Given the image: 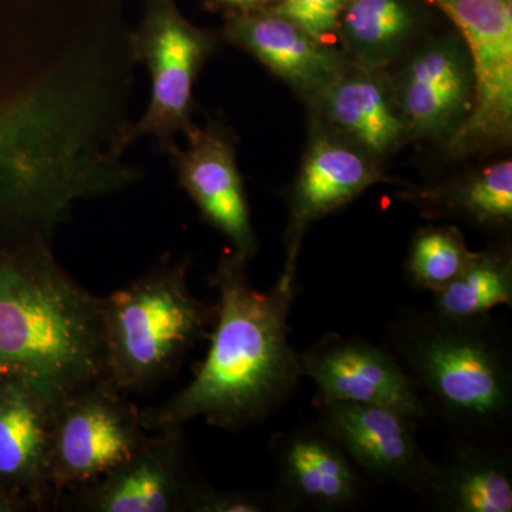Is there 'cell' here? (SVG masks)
<instances>
[{"instance_id":"obj_1","label":"cell","mask_w":512,"mask_h":512,"mask_svg":"<svg viewBox=\"0 0 512 512\" xmlns=\"http://www.w3.org/2000/svg\"><path fill=\"white\" fill-rule=\"evenodd\" d=\"M248 261L224 255L210 278L218 293L211 346L187 386L140 410L147 431L204 419L239 433L259 426L291 400L303 377L301 353L289 339L296 274L282 271L272 288H255Z\"/></svg>"},{"instance_id":"obj_2","label":"cell","mask_w":512,"mask_h":512,"mask_svg":"<svg viewBox=\"0 0 512 512\" xmlns=\"http://www.w3.org/2000/svg\"><path fill=\"white\" fill-rule=\"evenodd\" d=\"M0 373L53 404L109 380L103 298L57 264L45 239L0 251Z\"/></svg>"},{"instance_id":"obj_3","label":"cell","mask_w":512,"mask_h":512,"mask_svg":"<svg viewBox=\"0 0 512 512\" xmlns=\"http://www.w3.org/2000/svg\"><path fill=\"white\" fill-rule=\"evenodd\" d=\"M382 346L447 436L511 446L512 345L493 313L454 318L404 309L384 329Z\"/></svg>"},{"instance_id":"obj_4","label":"cell","mask_w":512,"mask_h":512,"mask_svg":"<svg viewBox=\"0 0 512 512\" xmlns=\"http://www.w3.org/2000/svg\"><path fill=\"white\" fill-rule=\"evenodd\" d=\"M188 259L164 261L103 298L109 382L119 392H143L180 369L185 356L210 339L218 306L191 292Z\"/></svg>"},{"instance_id":"obj_5","label":"cell","mask_w":512,"mask_h":512,"mask_svg":"<svg viewBox=\"0 0 512 512\" xmlns=\"http://www.w3.org/2000/svg\"><path fill=\"white\" fill-rule=\"evenodd\" d=\"M140 409L106 382L64 397L53 409L50 481L57 497L100 480L146 440Z\"/></svg>"},{"instance_id":"obj_6","label":"cell","mask_w":512,"mask_h":512,"mask_svg":"<svg viewBox=\"0 0 512 512\" xmlns=\"http://www.w3.org/2000/svg\"><path fill=\"white\" fill-rule=\"evenodd\" d=\"M133 55L146 64L151 79L147 110L117 137V150L137 138L151 136L167 148L175 134L191 130L192 92L211 46L171 0H150L143 25L133 36Z\"/></svg>"},{"instance_id":"obj_7","label":"cell","mask_w":512,"mask_h":512,"mask_svg":"<svg viewBox=\"0 0 512 512\" xmlns=\"http://www.w3.org/2000/svg\"><path fill=\"white\" fill-rule=\"evenodd\" d=\"M427 2L453 20L473 64V109L450 147L468 151L507 143L512 133L511 0Z\"/></svg>"},{"instance_id":"obj_8","label":"cell","mask_w":512,"mask_h":512,"mask_svg":"<svg viewBox=\"0 0 512 512\" xmlns=\"http://www.w3.org/2000/svg\"><path fill=\"white\" fill-rule=\"evenodd\" d=\"M207 483L192 458L184 426L165 427L106 476L63 494L59 507L83 512H187Z\"/></svg>"},{"instance_id":"obj_9","label":"cell","mask_w":512,"mask_h":512,"mask_svg":"<svg viewBox=\"0 0 512 512\" xmlns=\"http://www.w3.org/2000/svg\"><path fill=\"white\" fill-rule=\"evenodd\" d=\"M315 423L335 441L357 470L376 484H393L417 495L433 460L420 446V426L386 407L313 397Z\"/></svg>"},{"instance_id":"obj_10","label":"cell","mask_w":512,"mask_h":512,"mask_svg":"<svg viewBox=\"0 0 512 512\" xmlns=\"http://www.w3.org/2000/svg\"><path fill=\"white\" fill-rule=\"evenodd\" d=\"M301 366L322 396L386 407L420 427L433 423L419 390L384 346L328 332L301 353Z\"/></svg>"},{"instance_id":"obj_11","label":"cell","mask_w":512,"mask_h":512,"mask_svg":"<svg viewBox=\"0 0 512 512\" xmlns=\"http://www.w3.org/2000/svg\"><path fill=\"white\" fill-rule=\"evenodd\" d=\"M268 448L281 512H340L362 503L366 478L315 421L276 431Z\"/></svg>"},{"instance_id":"obj_12","label":"cell","mask_w":512,"mask_h":512,"mask_svg":"<svg viewBox=\"0 0 512 512\" xmlns=\"http://www.w3.org/2000/svg\"><path fill=\"white\" fill-rule=\"evenodd\" d=\"M53 409L28 380L0 373V493L32 511L59 507L50 481Z\"/></svg>"},{"instance_id":"obj_13","label":"cell","mask_w":512,"mask_h":512,"mask_svg":"<svg viewBox=\"0 0 512 512\" xmlns=\"http://www.w3.org/2000/svg\"><path fill=\"white\" fill-rule=\"evenodd\" d=\"M392 93L409 131L450 144L473 109V64L464 42L423 47L404 66Z\"/></svg>"},{"instance_id":"obj_14","label":"cell","mask_w":512,"mask_h":512,"mask_svg":"<svg viewBox=\"0 0 512 512\" xmlns=\"http://www.w3.org/2000/svg\"><path fill=\"white\" fill-rule=\"evenodd\" d=\"M187 137L184 150L175 143L165 148L173 157L178 181L204 220L231 241L234 254L249 261L258 241L234 147L214 128L192 127Z\"/></svg>"},{"instance_id":"obj_15","label":"cell","mask_w":512,"mask_h":512,"mask_svg":"<svg viewBox=\"0 0 512 512\" xmlns=\"http://www.w3.org/2000/svg\"><path fill=\"white\" fill-rule=\"evenodd\" d=\"M419 497L439 512H511V446L447 436Z\"/></svg>"},{"instance_id":"obj_16","label":"cell","mask_w":512,"mask_h":512,"mask_svg":"<svg viewBox=\"0 0 512 512\" xmlns=\"http://www.w3.org/2000/svg\"><path fill=\"white\" fill-rule=\"evenodd\" d=\"M382 180L366 154L328 137L312 141L293 187L286 231L285 271L295 272L306 228Z\"/></svg>"},{"instance_id":"obj_17","label":"cell","mask_w":512,"mask_h":512,"mask_svg":"<svg viewBox=\"0 0 512 512\" xmlns=\"http://www.w3.org/2000/svg\"><path fill=\"white\" fill-rule=\"evenodd\" d=\"M229 37L303 92L318 93L343 72L335 50L275 13L235 20L229 26Z\"/></svg>"},{"instance_id":"obj_18","label":"cell","mask_w":512,"mask_h":512,"mask_svg":"<svg viewBox=\"0 0 512 512\" xmlns=\"http://www.w3.org/2000/svg\"><path fill=\"white\" fill-rule=\"evenodd\" d=\"M315 96L329 123L366 153H389L409 133L393 93L370 70H343Z\"/></svg>"},{"instance_id":"obj_19","label":"cell","mask_w":512,"mask_h":512,"mask_svg":"<svg viewBox=\"0 0 512 512\" xmlns=\"http://www.w3.org/2000/svg\"><path fill=\"white\" fill-rule=\"evenodd\" d=\"M346 49L362 69L392 63L412 35V12L402 0H349L342 10Z\"/></svg>"},{"instance_id":"obj_20","label":"cell","mask_w":512,"mask_h":512,"mask_svg":"<svg viewBox=\"0 0 512 512\" xmlns=\"http://www.w3.org/2000/svg\"><path fill=\"white\" fill-rule=\"evenodd\" d=\"M431 295V309L454 318L485 315L500 306H512L511 249L497 245L473 252L463 271Z\"/></svg>"},{"instance_id":"obj_21","label":"cell","mask_w":512,"mask_h":512,"mask_svg":"<svg viewBox=\"0 0 512 512\" xmlns=\"http://www.w3.org/2000/svg\"><path fill=\"white\" fill-rule=\"evenodd\" d=\"M437 212L456 215L476 227L503 231L512 222L511 160L484 168L473 177L431 195Z\"/></svg>"},{"instance_id":"obj_22","label":"cell","mask_w":512,"mask_h":512,"mask_svg":"<svg viewBox=\"0 0 512 512\" xmlns=\"http://www.w3.org/2000/svg\"><path fill=\"white\" fill-rule=\"evenodd\" d=\"M471 255L457 228H423L407 256V282L417 291H440L463 271Z\"/></svg>"},{"instance_id":"obj_23","label":"cell","mask_w":512,"mask_h":512,"mask_svg":"<svg viewBox=\"0 0 512 512\" xmlns=\"http://www.w3.org/2000/svg\"><path fill=\"white\" fill-rule=\"evenodd\" d=\"M345 3L346 0H281L274 13L289 20L313 39L326 43L338 28Z\"/></svg>"},{"instance_id":"obj_24","label":"cell","mask_w":512,"mask_h":512,"mask_svg":"<svg viewBox=\"0 0 512 512\" xmlns=\"http://www.w3.org/2000/svg\"><path fill=\"white\" fill-rule=\"evenodd\" d=\"M187 512H281V507L272 490H217L205 483L192 495Z\"/></svg>"},{"instance_id":"obj_25","label":"cell","mask_w":512,"mask_h":512,"mask_svg":"<svg viewBox=\"0 0 512 512\" xmlns=\"http://www.w3.org/2000/svg\"><path fill=\"white\" fill-rule=\"evenodd\" d=\"M32 511L28 504L23 501L16 500V498L9 497V495L0 493V512H20Z\"/></svg>"},{"instance_id":"obj_26","label":"cell","mask_w":512,"mask_h":512,"mask_svg":"<svg viewBox=\"0 0 512 512\" xmlns=\"http://www.w3.org/2000/svg\"><path fill=\"white\" fill-rule=\"evenodd\" d=\"M220 2L228 3V5L232 6H238V8L251 9L266 5V3L281 2V0H220Z\"/></svg>"}]
</instances>
